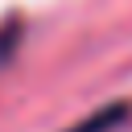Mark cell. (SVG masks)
Instances as JSON below:
<instances>
[{"label":"cell","mask_w":132,"mask_h":132,"mask_svg":"<svg viewBox=\"0 0 132 132\" xmlns=\"http://www.w3.org/2000/svg\"><path fill=\"white\" fill-rule=\"evenodd\" d=\"M120 116H124V107H120V103H116V107H107V111H103V116H91V120H87V124H78V128H70V132H95V128H99V132H103V128H107V124H111V120H120Z\"/></svg>","instance_id":"obj_1"},{"label":"cell","mask_w":132,"mask_h":132,"mask_svg":"<svg viewBox=\"0 0 132 132\" xmlns=\"http://www.w3.org/2000/svg\"><path fill=\"white\" fill-rule=\"evenodd\" d=\"M12 50H16V29H0V66L12 58Z\"/></svg>","instance_id":"obj_2"}]
</instances>
